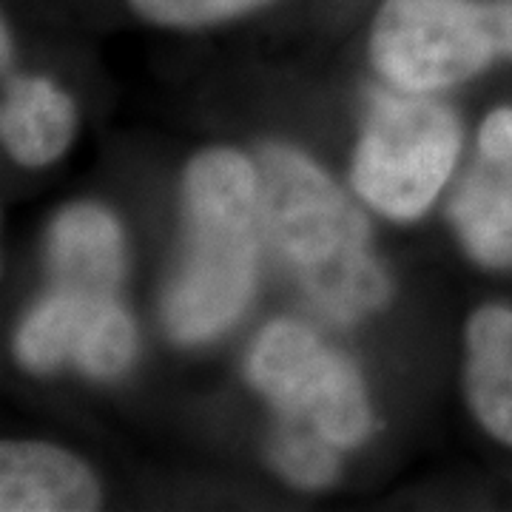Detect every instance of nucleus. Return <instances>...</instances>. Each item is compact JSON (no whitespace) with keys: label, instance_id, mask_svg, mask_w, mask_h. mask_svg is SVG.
I'll return each mask as SVG.
<instances>
[{"label":"nucleus","instance_id":"nucleus-1","mask_svg":"<svg viewBox=\"0 0 512 512\" xmlns=\"http://www.w3.org/2000/svg\"><path fill=\"white\" fill-rule=\"evenodd\" d=\"M256 171L262 234L285 274L336 322L379 311L390 299V279L359 208L291 146L262 148Z\"/></svg>","mask_w":512,"mask_h":512},{"label":"nucleus","instance_id":"nucleus-2","mask_svg":"<svg viewBox=\"0 0 512 512\" xmlns=\"http://www.w3.org/2000/svg\"><path fill=\"white\" fill-rule=\"evenodd\" d=\"M259 171L231 148L197 154L185 171V248L163 296V325L180 345L220 336L256 285Z\"/></svg>","mask_w":512,"mask_h":512},{"label":"nucleus","instance_id":"nucleus-3","mask_svg":"<svg viewBox=\"0 0 512 512\" xmlns=\"http://www.w3.org/2000/svg\"><path fill=\"white\" fill-rule=\"evenodd\" d=\"M373 66L404 92H436L512 57V0H384Z\"/></svg>","mask_w":512,"mask_h":512},{"label":"nucleus","instance_id":"nucleus-4","mask_svg":"<svg viewBox=\"0 0 512 512\" xmlns=\"http://www.w3.org/2000/svg\"><path fill=\"white\" fill-rule=\"evenodd\" d=\"M461 151V126L421 92H376L353 154L356 194L390 220H416L439 197Z\"/></svg>","mask_w":512,"mask_h":512},{"label":"nucleus","instance_id":"nucleus-5","mask_svg":"<svg viewBox=\"0 0 512 512\" xmlns=\"http://www.w3.org/2000/svg\"><path fill=\"white\" fill-rule=\"evenodd\" d=\"M248 379L279 416L308 424L339 450L359 447L373 430L359 370L299 322L262 328L248 353Z\"/></svg>","mask_w":512,"mask_h":512},{"label":"nucleus","instance_id":"nucleus-6","mask_svg":"<svg viewBox=\"0 0 512 512\" xmlns=\"http://www.w3.org/2000/svg\"><path fill=\"white\" fill-rule=\"evenodd\" d=\"M15 353L32 373H52L72 362L92 379H114L134 362L137 328L117 293L52 285L23 319Z\"/></svg>","mask_w":512,"mask_h":512},{"label":"nucleus","instance_id":"nucleus-7","mask_svg":"<svg viewBox=\"0 0 512 512\" xmlns=\"http://www.w3.org/2000/svg\"><path fill=\"white\" fill-rule=\"evenodd\" d=\"M100 507L94 473L55 444L3 441L0 447V510L89 512Z\"/></svg>","mask_w":512,"mask_h":512},{"label":"nucleus","instance_id":"nucleus-8","mask_svg":"<svg viewBox=\"0 0 512 512\" xmlns=\"http://www.w3.org/2000/svg\"><path fill=\"white\" fill-rule=\"evenodd\" d=\"M49 274L55 288L117 293L126 274L123 231L106 208L77 202L49 231Z\"/></svg>","mask_w":512,"mask_h":512},{"label":"nucleus","instance_id":"nucleus-9","mask_svg":"<svg viewBox=\"0 0 512 512\" xmlns=\"http://www.w3.org/2000/svg\"><path fill=\"white\" fill-rule=\"evenodd\" d=\"M467 402L495 441L512 447V308L487 305L467 322Z\"/></svg>","mask_w":512,"mask_h":512},{"label":"nucleus","instance_id":"nucleus-10","mask_svg":"<svg viewBox=\"0 0 512 512\" xmlns=\"http://www.w3.org/2000/svg\"><path fill=\"white\" fill-rule=\"evenodd\" d=\"M77 111L72 97L43 77H18L6 86L0 134L6 151L23 165L57 160L74 137Z\"/></svg>","mask_w":512,"mask_h":512},{"label":"nucleus","instance_id":"nucleus-11","mask_svg":"<svg viewBox=\"0 0 512 512\" xmlns=\"http://www.w3.org/2000/svg\"><path fill=\"white\" fill-rule=\"evenodd\" d=\"M450 220L481 265H512V163L478 157L450 200Z\"/></svg>","mask_w":512,"mask_h":512},{"label":"nucleus","instance_id":"nucleus-12","mask_svg":"<svg viewBox=\"0 0 512 512\" xmlns=\"http://www.w3.org/2000/svg\"><path fill=\"white\" fill-rule=\"evenodd\" d=\"M265 453L276 473L302 490L330 487L339 476V447L302 421L279 416Z\"/></svg>","mask_w":512,"mask_h":512},{"label":"nucleus","instance_id":"nucleus-13","mask_svg":"<svg viewBox=\"0 0 512 512\" xmlns=\"http://www.w3.org/2000/svg\"><path fill=\"white\" fill-rule=\"evenodd\" d=\"M140 18L160 26H208L220 20L245 15L268 0H128Z\"/></svg>","mask_w":512,"mask_h":512},{"label":"nucleus","instance_id":"nucleus-14","mask_svg":"<svg viewBox=\"0 0 512 512\" xmlns=\"http://www.w3.org/2000/svg\"><path fill=\"white\" fill-rule=\"evenodd\" d=\"M478 157L512 163V106L490 111L478 128Z\"/></svg>","mask_w":512,"mask_h":512},{"label":"nucleus","instance_id":"nucleus-15","mask_svg":"<svg viewBox=\"0 0 512 512\" xmlns=\"http://www.w3.org/2000/svg\"><path fill=\"white\" fill-rule=\"evenodd\" d=\"M3 69H9V55H12V37H9V26L3 23Z\"/></svg>","mask_w":512,"mask_h":512}]
</instances>
